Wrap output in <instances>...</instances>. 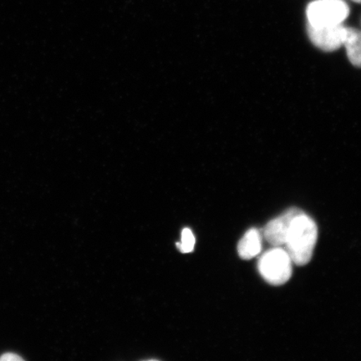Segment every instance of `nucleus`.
<instances>
[{
  "label": "nucleus",
  "instance_id": "1",
  "mask_svg": "<svg viewBox=\"0 0 361 361\" xmlns=\"http://www.w3.org/2000/svg\"><path fill=\"white\" fill-rule=\"evenodd\" d=\"M317 238L318 228L314 221L305 213L296 216L283 245L293 264L305 266L310 263Z\"/></svg>",
  "mask_w": 361,
  "mask_h": 361
},
{
  "label": "nucleus",
  "instance_id": "2",
  "mask_svg": "<svg viewBox=\"0 0 361 361\" xmlns=\"http://www.w3.org/2000/svg\"><path fill=\"white\" fill-rule=\"evenodd\" d=\"M293 262L283 247H274L260 257L258 268L261 276L271 286H279L290 281Z\"/></svg>",
  "mask_w": 361,
  "mask_h": 361
},
{
  "label": "nucleus",
  "instance_id": "3",
  "mask_svg": "<svg viewBox=\"0 0 361 361\" xmlns=\"http://www.w3.org/2000/svg\"><path fill=\"white\" fill-rule=\"evenodd\" d=\"M308 24L314 26L341 25L350 15V8L343 0H315L306 11Z\"/></svg>",
  "mask_w": 361,
  "mask_h": 361
},
{
  "label": "nucleus",
  "instance_id": "4",
  "mask_svg": "<svg viewBox=\"0 0 361 361\" xmlns=\"http://www.w3.org/2000/svg\"><path fill=\"white\" fill-rule=\"evenodd\" d=\"M307 30L311 42L323 51H336L344 44L346 27L342 24L326 26L308 24Z\"/></svg>",
  "mask_w": 361,
  "mask_h": 361
},
{
  "label": "nucleus",
  "instance_id": "5",
  "mask_svg": "<svg viewBox=\"0 0 361 361\" xmlns=\"http://www.w3.org/2000/svg\"><path fill=\"white\" fill-rule=\"evenodd\" d=\"M303 213V211L293 207V209L287 210L286 213L278 216V218L271 220L265 226L263 233H262L265 240L273 247H283L286 245L288 233L290 231L293 221L295 220L296 216Z\"/></svg>",
  "mask_w": 361,
  "mask_h": 361
},
{
  "label": "nucleus",
  "instance_id": "6",
  "mask_svg": "<svg viewBox=\"0 0 361 361\" xmlns=\"http://www.w3.org/2000/svg\"><path fill=\"white\" fill-rule=\"evenodd\" d=\"M263 234L258 228H251L245 234L238 245V252L242 259L250 260L262 250Z\"/></svg>",
  "mask_w": 361,
  "mask_h": 361
},
{
  "label": "nucleus",
  "instance_id": "7",
  "mask_svg": "<svg viewBox=\"0 0 361 361\" xmlns=\"http://www.w3.org/2000/svg\"><path fill=\"white\" fill-rule=\"evenodd\" d=\"M343 47L346 49L347 56L351 64L361 68V31L354 28H346Z\"/></svg>",
  "mask_w": 361,
  "mask_h": 361
},
{
  "label": "nucleus",
  "instance_id": "8",
  "mask_svg": "<svg viewBox=\"0 0 361 361\" xmlns=\"http://www.w3.org/2000/svg\"><path fill=\"white\" fill-rule=\"evenodd\" d=\"M195 245V237H194L191 229L184 228L182 232V241L177 243L179 250L183 254H188L193 250Z\"/></svg>",
  "mask_w": 361,
  "mask_h": 361
},
{
  "label": "nucleus",
  "instance_id": "9",
  "mask_svg": "<svg viewBox=\"0 0 361 361\" xmlns=\"http://www.w3.org/2000/svg\"><path fill=\"white\" fill-rule=\"evenodd\" d=\"M0 360L2 361H20L23 360V358L20 355L13 353L4 354L0 357Z\"/></svg>",
  "mask_w": 361,
  "mask_h": 361
},
{
  "label": "nucleus",
  "instance_id": "10",
  "mask_svg": "<svg viewBox=\"0 0 361 361\" xmlns=\"http://www.w3.org/2000/svg\"><path fill=\"white\" fill-rule=\"evenodd\" d=\"M352 1H354L355 3L361 4V0H352Z\"/></svg>",
  "mask_w": 361,
  "mask_h": 361
}]
</instances>
